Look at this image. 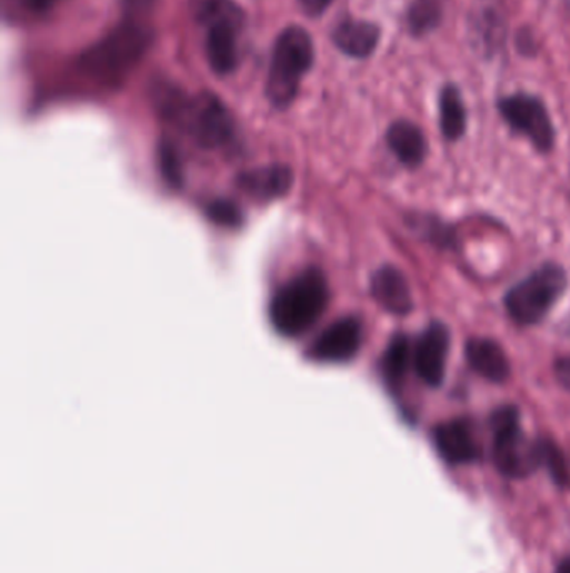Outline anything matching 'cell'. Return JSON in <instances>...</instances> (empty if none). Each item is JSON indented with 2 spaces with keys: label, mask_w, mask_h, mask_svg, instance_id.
<instances>
[{
  "label": "cell",
  "mask_w": 570,
  "mask_h": 573,
  "mask_svg": "<svg viewBox=\"0 0 570 573\" xmlns=\"http://www.w3.org/2000/svg\"><path fill=\"white\" fill-rule=\"evenodd\" d=\"M330 303L327 278L318 270H304L284 284L270 304V319L283 337H300L311 329Z\"/></svg>",
  "instance_id": "cell-1"
},
{
  "label": "cell",
  "mask_w": 570,
  "mask_h": 573,
  "mask_svg": "<svg viewBox=\"0 0 570 573\" xmlns=\"http://www.w3.org/2000/svg\"><path fill=\"white\" fill-rule=\"evenodd\" d=\"M313 59V41L303 28L291 26L278 36L267 82L268 98L277 108H287L293 102Z\"/></svg>",
  "instance_id": "cell-2"
},
{
  "label": "cell",
  "mask_w": 570,
  "mask_h": 573,
  "mask_svg": "<svg viewBox=\"0 0 570 573\" xmlns=\"http://www.w3.org/2000/svg\"><path fill=\"white\" fill-rule=\"evenodd\" d=\"M194 18L207 28V56L218 75L237 69L238 34L243 28V11L233 0H191Z\"/></svg>",
  "instance_id": "cell-3"
},
{
  "label": "cell",
  "mask_w": 570,
  "mask_h": 573,
  "mask_svg": "<svg viewBox=\"0 0 570 573\" xmlns=\"http://www.w3.org/2000/svg\"><path fill=\"white\" fill-rule=\"evenodd\" d=\"M567 289V275L556 264H546L513 285L506 296V309L519 326L539 324Z\"/></svg>",
  "instance_id": "cell-4"
},
{
  "label": "cell",
  "mask_w": 570,
  "mask_h": 573,
  "mask_svg": "<svg viewBox=\"0 0 570 573\" xmlns=\"http://www.w3.org/2000/svg\"><path fill=\"white\" fill-rule=\"evenodd\" d=\"M492 427V455L500 473L520 478L532 472L539 463V443L530 445L520 427L519 409L502 406L490 417Z\"/></svg>",
  "instance_id": "cell-5"
},
{
  "label": "cell",
  "mask_w": 570,
  "mask_h": 573,
  "mask_svg": "<svg viewBox=\"0 0 570 573\" xmlns=\"http://www.w3.org/2000/svg\"><path fill=\"white\" fill-rule=\"evenodd\" d=\"M169 115L179 119L186 126L189 135L207 148H217L230 141L233 135V121L227 106L210 92L197 96V98L171 99L166 106Z\"/></svg>",
  "instance_id": "cell-6"
},
{
  "label": "cell",
  "mask_w": 570,
  "mask_h": 573,
  "mask_svg": "<svg viewBox=\"0 0 570 573\" xmlns=\"http://www.w3.org/2000/svg\"><path fill=\"white\" fill-rule=\"evenodd\" d=\"M148 32L138 24H124L84 56V68L101 78H114L131 68L148 46Z\"/></svg>",
  "instance_id": "cell-7"
},
{
  "label": "cell",
  "mask_w": 570,
  "mask_h": 573,
  "mask_svg": "<svg viewBox=\"0 0 570 573\" xmlns=\"http://www.w3.org/2000/svg\"><path fill=\"white\" fill-rule=\"evenodd\" d=\"M499 111L513 131L529 138L537 150H552L556 131L549 112L540 99L530 95H512L500 99Z\"/></svg>",
  "instance_id": "cell-8"
},
{
  "label": "cell",
  "mask_w": 570,
  "mask_h": 573,
  "mask_svg": "<svg viewBox=\"0 0 570 573\" xmlns=\"http://www.w3.org/2000/svg\"><path fill=\"white\" fill-rule=\"evenodd\" d=\"M363 340V329L357 317H343L320 334L308 349V357L317 363H348L357 356Z\"/></svg>",
  "instance_id": "cell-9"
},
{
  "label": "cell",
  "mask_w": 570,
  "mask_h": 573,
  "mask_svg": "<svg viewBox=\"0 0 570 573\" xmlns=\"http://www.w3.org/2000/svg\"><path fill=\"white\" fill-rule=\"evenodd\" d=\"M450 333L442 323H432L420 336L413 349V367L420 379L430 387H439L446 377Z\"/></svg>",
  "instance_id": "cell-10"
},
{
  "label": "cell",
  "mask_w": 570,
  "mask_h": 573,
  "mask_svg": "<svg viewBox=\"0 0 570 573\" xmlns=\"http://www.w3.org/2000/svg\"><path fill=\"white\" fill-rule=\"evenodd\" d=\"M433 442L449 465H467L480 458V445L470 421L452 419L439 424L433 432Z\"/></svg>",
  "instance_id": "cell-11"
},
{
  "label": "cell",
  "mask_w": 570,
  "mask_h": 573,
  "mask_svg": "<svg viewBox=\"0 0 570 573\" xmlns=\"http://www.w3.org/2000/svg\"><path fill=\"white\" fill-rule=\"evenodd\" d=\"M371 296L374 303L393 316H409L413 309L412 290L409 280L392 265L378 268L371 277Z\"/></svg>",
  "instance_id": "cell-12"
},
{
  "label": "cell",
  "mask_w": 570,
  "mask_h": 573,
  "mask_svg": "<svg viewBox=\"0 0 570 573\" xmlns=\"http://www.w3.org/2000/svg\"><path fill=\"white\" fill-rule=\"evenodd\" d=\"M470 367L483 379L502 384L509 379L510 364L502 347L492 339H470L466 347Z\"/></svg>",
  "instance_id": "cell-13"
},
{
  "label": "cell",
  "mask_w": 570,
  "mask_h": 573,
  "mask_svg": "<svg viewBox=\"0 0 570 573\" xmlns=\"http://www.w3.org/2000/svg\"><path fill=\"white\" fill-rule=\"evenodd\" d=\"M387 145L400 164L407 168H417L426 161L427 139L422 129L412 121H396L387 131Z\"/></svg>",
  "instance_id": "cell-14"
},
{
  "label": "cell",
  "mask_w": 570,
  "mask_h": 573,
  "mask_svg": "<svg viewBox=\"0 0 570 573\" xmlns=\"http://www.w3.org/2000/svg\"><path fill=\"white\" fill-rule=\"evenodd\" d=\"M378 41H380V29L367 21L347 19L340 22L333 32L334 46L350 58H368L377 49Z\"/></svg>",
  "instance_id": "cell-15"
},
{
  "label": "cell",
  "mask_w": 570,
  "mask_h": 573,
  "mask_svg": "<svg viewBox=\"0 0 570 573\" xmlns=\"http://www.w3.org/2000/svg\"><path fill=\"white\" fill-rule=\"evenodd\" d=\"M241 188L263 200L281 197L291 187V171L284 167H264L248 171L240 178Z\"/></svg>",
  "instance_id": "cell-16"
},
{
  "label": "cell",
  "mask_w": 570,
  "mask_h": 573,
  "mask_svg": "<svg viewBox=\"0 0 570 573\" xmlns=\"http://www.w3.org/2000/svg\"><path fill=\"white\" fill-rule=\"evenodd\" d=\"M413 364V349L410 339L403 334H397L390 340L386 354L382 357V374L387 386L392 391H399L406 383L407 374Z\"/></svg>",
  "instance_id": "cell-17"
},
{
  "label": "cell",
  "mask_w": 570,
  "mask_h": 573,
  "mask_svg": "<svg viewBox=\"0 0 570 573\" xmlns=\"http://www.w3.org/2000/svg\"><path fill=\"white\" fill-rule=\"evenodd\" d=\"M440 128L449 141L462 138L467 128V111L459 88L447 85L440 92Z\"/></svg>",
  "instance_id": "cell-18"
},
{
  "label": "cell",
  "mask_w": 570,
  "mask_h": 573,
  "mask_svg": "<svg viewBox=\"0 0 570 573\" xmlns=\"http://www.w3.org/2000/svg\"><path fill=\"white\" fill-rule=\"evenodd\" d=\"M503 19L492 6H486L473 14L472 34L483 51H496L503 41Z\"/></svg>",
  "instance_id": "cell-19"
},
{
  "label": "cell",
  "mask_w": 570,
  "mask_h": 573,
  "mask_svg": "<svg viewBox=\"0 0 570 573\" xmlns=\"http://www.w3.org/2000/svg\"><path fill=\"white\" fill-rule=\"evenodd\" d=\"M443 18V0H413L410 6L409 29L413 36H426L439 28Z\"/></svg>",
  "instance_id": "cell-20"
},
{
  "label": "cell",
  "mask_w": 570,
  "mask_h": 573,
  "mask_svg": "<svg viewBox=\"0 0 570 573\" xmlns=\"http://www.w3.org/2000/svg\"><path fill=\"white\" fill-rule=\"evenodd\" d=\"M154 2L156 0H124V11L128 12L129 16H134L136 19L138 16L151 11Z\"/></svg>",
  "instance_id": "cell-21"
},
{
  "label": "cell",
  "mask_w": 570,
  "mask_h": 573,
  "mask_svg": "<svg viewBox=\"0 0 570 573\" xmlns=\"http://www.w3.org/2000/svg\"><path fill=\"white\" fill-rule=\"evenodd\" d=\"M553 371H556L557 381H559L563 387L570 389V356L560 357Z\"/></svg>",
  "instance_id": "cell-22"
},
{
  "label": "cell",
  "mask_w": 570,
  "mask_h": 573,
  "mask_svg": "<svg viewBox=\"0 0 570 573\" xmlns=\"http://www.w3.org/2000/svg\"><path fill=\"white\" fill-rule=\"evenodd\" d=\"M333 0H300V6L308 16H321L330 8Z\"/></svg>",
  "instance_id": "cell-23"
},
{
  "label": "cell",
  "mask_w": 570,
  "mask_h": 573,
  "mask_svg": "<svg viewBox=\"0 0 570 573\" xmlns=\"http://www.w3.org/2000/svg\"><path fill=\"white\" fill-rule=\"evenodd\" d=\"M58 0H26L29 9L36 12H46L56 4Z\"/></svg>",
  "instance_id": "cell-24"
},
{
  "label": "cell",
  "mask_w": 570,
  "mask_h": 573,
  "mask_svg": "<svg viewBox=\"0 0 570 573\" xmlns=\"http://www.w3.org/2000/svg\"><path fill=\"white\" fill-rule=\"evenodd\" d=\"M556 573H570V556H567V559H563L562 562H560V565L557 566Z\"/></svg>",
  "instance_id": "cell-25"
}]
</instances>
